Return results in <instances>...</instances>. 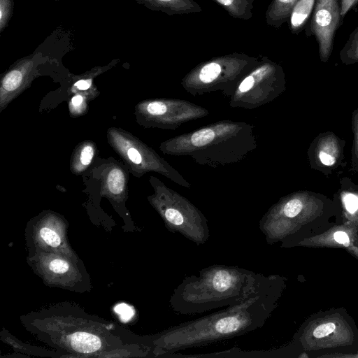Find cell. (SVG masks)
<instances>
[{"mask_svg":"<svg viewBox=\"0 0 358 358\" xmlns=\"http://www.w3.org/2000/svg\"><path fill=\"white\" fill-rule=\"evenodd\" d=\"M286 278L268 275L266 282L245 300L217 312L171 327L156 341L158 354L203 347L261 328L277 308Z\"/></svg>","mask_w":358,"mask_h":358,"instance_id":"obj_1","label":"cell"},{"mask_svg":"<svg viewBox=\"0 0 358 358\" xmlns=\"http://www.w3.org/2000/svg\"><path fill=\"white\" fill-rule=\"evenodd\" d=\"M255 83L254 78L252 76L245 78L239 86V90L242 92L248 91L250 90Z\"/></svg>","mask_w":358,"mask_h":358,"instance_id":"obj_28","label":"cell"},{"mask_svg":"<svg viewBox=\"0 0 358 358\" xmlns=\"http://www.w3.org/2000/svg\"><path fill=\"white\" fill-rule=\"evenodd\" d=\"M341 145L338 138L329 134L320 138L315 148L317 160L324 166H331L341 157Z\"/></svg>","mask_w":358,"mask_h":358,"instance_id":"obj_9","label":"cell"},{"mask_svg":"<svg viewBox=\"0 0 358 358\" xmlns=\"http://www.w3.org/2000/svg\"><path fill=\"white\" fill-rule=\"evenodd\" d=\"M342 23L340 0L315 1L305 33L306 36L315 37L322 62H327L329 59L336 32Z\"/></svg>","mask_w":358,"mask_h":358,"instance_id":"obj_5","label":"cell"},{"mask_svg":"<svg viewBox=\"0 0 358 358\" xmlns=\"http://www.w3.org/2000/svg\"><path fill=\"white\" fill-rule=\"evenodd\" d=\"M69 341L74 350L82 353L96 352L101 346L100 338L87 332H76L69 336Z\"/></svg>","mask_w":358,"mask_h":358,"instance_id":"obj_13","label":"cell"},{"mask_svg":"<svg viewBox=\"0 0 358 358\" xmlns=\"http://www.w3.org/2000/svg\"><path fill=\"white\" fill-rule=\"evenodd\" d=\"M292 342L310 357H358V328L344 308L308 317Z\"/></svg>","mask_w":358,"mask_h":358,"instance_id":"obj_4","label":"cell"},{"mask_svg":"<svg viewBox=\"0 0 358 358\" xmlns=\"http://www.w3.org/2000/svg\"><path fill=\"white\" fill-rule=\"evenodd\" d=\"M348 253L358 260V244L350 245L345 249Z\"/></svg>","mask_w":358,"mask_h":358,"instance_id":"obj_31","label":"cell"},{"mask_svg":"<svg viewBox=\"0 0 358 358\" xmlns=\"http://www.w3.org/2000/svg\"><path fill=\"white\" fill-rule=\"evenodd\" d=\"M339 55L341 62L345 64L358 62V26L350 34Z\"/></svg>","mask_w":358,"mask_h":358,"instance_id":"obj_15","label":"cell"},{"mask_svg":"<svg viewBox=\"0 0 358 358\" xmlns=\"http://www.w3.org/2000/svg\"><path fill=\"white\" fill-rule=\"evenodd\" d=\"M338 211L334 204L313 192H302L288 199L276 213L259 222L266 243H281L293 248L301 240L321 234L336 222ZM337 217V216H336Z\"/></svg>","mask_w":358,"mask_h":358,"instance_id":"obj_3","label":"cell"},{"mask_svg":"<svg viewBox=\"0 0 358 358\" xmlns=\"http://www.w3.org/2000/svg\"><path fill=\"white\" fill-rule=\"evenodd\" d=\"M222 6L231 17L249 19L255 0H213Z\"/></svg>","mask_w":358,"mask_h":358,"instance_id":"obj_14","label":"cell"},{"mask_svg":"<svg viewBox=\"0 0 358 358\" xmlns=\"http://www.w3.org/2000/svg\"><path fill=\"white\" fill-rule=\"evenodd\" d=\"M358 4V0H340L341 16L342 22L345 15L351 10L355 8Z\"/></svg>","mask_w":358,"mask_h":358,"instance_id":"obj_24","label":"cell"},{"mask_svg":"<svg viewBox=\"0 0 358 358\" xmlns=\"http://www.w3.org/2000/svg\"><path fill=\"white\" fill-rule=\"evenodd\" d=\"M152 10L164 12L169 15L200 12L199 5L192 0H134Z\"/></svg>","mask_w":358,"mask_h":358,"instance_id":"obj_8","label":"cell"},{"mask_svg":"<svg viewBox=\"0 0 358 358\" xmlns=\"http://www.w3.org/2000/svg\"><path fill=\"white\" fill-rule=\"evenodd\" d=\"M50 269L56 273H64L69 270L68 263L60 259H55L50 262Z\"/></svg>","mask_w":358,"mask_h":358,"instance_id":"obj_22","label":"cell"},{"mask_svg":"<svg viewBox=\"0 0 358 358\" xmlns=\"http://www.w3.org/2000/svg\"><path fill=\"white\" fill-rule=\"evenodd\" d=\"M117 310L121 317L124 320L129 319L131 316L133 315V310H131L130 307L127 306L125 304H121L118 306Z\"/></svg>","mask_w":358,"mask_h":358,"instance_id":"obj_27","label":"cell"},{"mask_svg":"<svg viewBox=\"0 0 358 358\" xmlns=\"http://www.w3.org/2000/svg\"><path fill=\"white\" fill-rule=\"evenodd\" d=\"M52 1H59V0H52Z\"/></svg>","mask_w":358,"mask_h":358,"instance_id":"obj_33","label":"cell"},{"mask_svg":"<svg viewBox=\"0 0 358 358\" xmlns=\"http://www.w3.org/2000/svg\"><path fill=\"white\" fill-rule=\"evenodd\" d=\"M215 137V133L210 129H203L193 134L191 137L192 143L200 147L210 143Z\"/></svg>","mask_w":358,"mask_h":358,"instance_id":"obj_20","label":"cell"},{"mask_svg":"<svg viewBox=\"0 0 358 358\" xmlns=\"http://www.w3.org/2000/svg\"><path fill=\"white\" fill-rule=\"evenodd\" d=\"M316 0H299L289 18V27L292 34H299L305 29L314 9Z\"/></svg>","mask_w":358,"mask_h":358,"instance_id":"obj_10","label":"cell"},{"mask_svg":"<svg viewBox=\"0 0 358 358\" xmlns=\"http://www.w3.org/2000/svg\"><path fill=\"white\" fill-rule=\"evenodd\" d=\"M94 150L91 146H85L80 154V161L82 164L87 165L89 164L93 157Z\"/></svg>","mask_w":358,"mask_h":358,"instance_id":"obj_25","label":"cell"},{"mask_svg":"<svg viewBox=\"0 0 358 358\" xmlns=\"http://www.w3.org/2000/svg\"><path fill=\"white\" fill-rule=\"evenodd\" d=\"M14 0H0V32L8 27L13 16Z\"/></svg>","mask_w":358,"mask_h":358,"instance_id":"obj_17","label":"cell"},{"mask_svg":"<svg viewBox=\"0 0 358 358\" xmlns=\"http://www.w3.org/2000/svg\"><path fill=\"white\" fill-rule=\"evenodd\" d=\"M301 350L291 342L288 345L268 350L243 351L234 348L225 351L205 355H177L180 357H238V358H279L299 357Z\"/></svg>","mask_w":358,"mask_h":358,"instance_id":"obj_7","label":"cell"},{"mask_svg":"<svg viewBox=\"0 0 358 358\" xmlns=\"http://www.w3.org/2000/svg\"><path fill=\"white\" fill-rule=\"evenodd\" d=\"M147 110L151 115H163L166 112V106L162 102L155 101L148 104Z\"/></svg>","mask_w":358,"mask_h":358,"instance_id":"obj_23","label":"cell"},{"mask_svg":"<svg viewBox=\"0 0 358 358\" xmlns=\"http://www.w3.org/2000/svg\"><path fill=\"white\" fill-rule=\"evenodd\" d=\"M299 0H273L266 13V23L280 28L288 22L292 9Z\"/></svg>","mask_w":358,"mask_h":358,"instance_id":"obj_11","label":"cell"},{"mask_svg":"<svg viewBox=\"0 0 358 358\" xmlns=\"http://www.w3.org/2000/svg\"><path fill=\"white\" fill-rule=\"evenodd\" d=\"M128 157L130 160L135 164H140L141 162V156L138 150L134 148H130L128 152Z\"/></svg>","mask_w":358,"mask_h":358,"instance_id":"obj_29","label":"cell"},{"mask_svg":"<svg viewBox=\"0 0 358 358\" xmlns=\"http://www.w3.org/2000/svg\"><path fill=\"white\" fill-rule=\"evenodd\" d=\"M107 183L112 193L120 194L123 191L124 185V177L122 171L118 169L111 170L108 176Z\"/></svg>","mask_w":358,"mask_h":358,"instance_id":"obj_16","label":"cell"},{"mask_svg":"<svg viewBox=\"0 0 358 358\" xmlns=\"http://www.w3.org/2000/svg\"><path fill=\"white\" fill-rule=\"evenodd\" d=\"M221 73V66L216 62H210L203 66L199 73V79L204 83L215 80Z\"/></svg>","mask_w":358,"mask_h":358,"instance_id":"obj_18","label":"cell"},{"mask_svg":"<svg viewBox=\"0 0 358 358\" xmlns=\"http://www.w3.org/2000/svg\"><path fill=\"white\" fill-rule=\"evenodd\" d=\"M341 209L336 223L358 226V192L345 191L341 194Z\"/></svg>","mask_w":358,"mask_h":358,"instance_id":"obj_12","label":"cell"},{"mask_svg":"<svg viewBox=\"0 0 358 358\" xmlns=\"http://www.w3.org/2000/svg\"><path fill=\"white\" fill-rule=\"evenodd\" d=\"M83 102V97L80 95H76L72 99V103L74 106H79Z\"/></svg>","mask_w":358,"mask_h":358,"instance_id":"obj_32","label":"cell"},{"mask_svg":"<svg viewBox=\"0 0 358 358\" xmlns=\"http://www.w3.org/2000/svg\"><path fill=\"white\" fill-rule=\"evenodd\" d=\"M268 275L221 264L186 276L173 290L171 308L178 314L203 313L241 302L261 287Z\"/></svg>","mask_w":358,"mask_h":358,"instance_id":"obj_2","label":"cell"},{"mask_svg":"<svg viewBox=\"0 0 358 358\" xmlns=\"http://www.w3.org/2000/svg\"><path fill=\"white\" fill-rule=\"evenodd\" d=\"M40 236L49 245L57 247L60 244L61 239L59 235L48 227H43L40 230Z\"/></svg>","mask_w":358,"mask_h":358,"instance_id":"obj_21","label":"cell"},{"mask_svg":"<svg viewBox=\"0 0 358 358\" xmlns=\"http://www.w3.org/2000/svg\"><path fill=\"white\" fill-rule=\"evenodd\" d=\"M22 80V73L19 70H12L4 77L2 83L3 87L7 91L16 90Z\"/></svg>","mask_w":358,"mask_h":358,"instance_id":"obj_19","label":"cell"},{"mask_svg":"<svg viewBox=\"0 0 358 358\" xmlns=\"http://www.w3.org/2000/svg\"><path fill=\"white\" fill-rule=\"evenodd\" d=\"M353 131H354V152L358 162V112L355 114L353 118Z\"/></svg>","mask_w":358,"mask_h":358,"instance_id":"obj_26","label":"cell"},{"mask_svg":"<svg viewBox=\"0 0 358 358\" xmlns=\"http://www.w3.org/2000/svg\"><path fill=\"white\" fill-rule=\"evenodd\" d=\"M358 244V226L335 223L324 232L304 238L295 247L343 248Z\"/></svg>","mask_w":358,"mask_h":358,"instance_id":"obj_6","label":"cell"},{"mask_svg":"<svg viewBox=\"0 0 358 358\" xmlns=\"http://www.w3.org/2000/svg\"><path fill=\"white\" fill-rule=\"evenodd\" d=\"M92 84V80L87 79V80H80L77 81L74 85L80 90H85L90 88V85Z\"/></svg>","mask_w":358,"mask_h":358,"instance_id":"obj_30","label":"cell"}]
</instances>
